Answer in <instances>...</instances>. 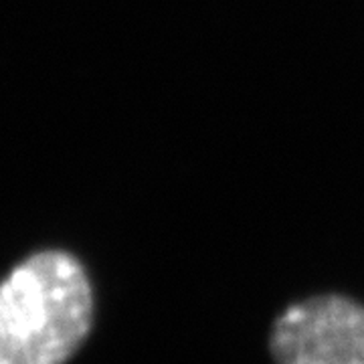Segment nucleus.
I'll return each mask as SVG.
<instances>
[{
  "instance_id": "f257e3e1",
  "label": "nucleus",
  "mask_w": 364,
  "mask_h": 364,
  "mask_svg": "<svg viewBox=\"0 0 364 364\" xmlns=\"http://www.w3.org/2000/svg\"><path fill=\"white\" fill-rule=\"evenodd\" d=\"M93 289L71 253L39 251L0 291V364H65L90 336Z\"/></svg>"
},
{
  "instance_id": "f03ea898",
  "label": "nucleus",
  "mask_w": 364,
  "mask_h": 364,
  "mask_svg": "<svg viewBox=\"0 0 364 364\" xmlns=\"http://www.w3.org/2000/svg\"><path fill=\"white\" fill-rule=\"evenodd\" d=\"M275 364H364V306L346 296H316L287 306L273 322Z\"/></svg>"
}]
</instances>
